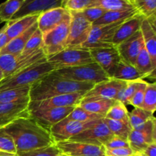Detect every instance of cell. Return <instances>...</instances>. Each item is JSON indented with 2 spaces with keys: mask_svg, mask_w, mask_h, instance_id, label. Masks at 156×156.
Instances as JSON below:
<instances>
[{
  "mask_svg": "<svg viewBox=\"0 0 156 156\" xmlns=\"http://www.w3.org/2000/svg\"><path fill=\"white\" fill-rule=\"evenodd\" d=\"M39 15H30L6 22L5 32L9 41L19 36L37 21Z\"/></svg>",
  "mask_w": 156,
  "mask_h": 156,
  "instance_id": "cell-24",
  "label": "cell"
},
{
  "mask_svg": "<svg viewBox=\"0 0 156 156\" xmlns=\"http://www.w3.org/2000/svg\"><path fill=\"white\" fill-rule=\"evenodd\" d=\"M114 101L115 100L100 98H82L79 106L88 112L98 114L105 118Z\"/></svg>",
  "mask_w": 156,
  "mask_h": 156,
  "instance_id": "cell-25",
  "label": "cell"
},
{
  "mask_svg": "<svg viewBox=\"0 0 156 156\" xmlns=\"http://www.w3.org/2000/svg\"><path fill=\"white\" fill-rule=\"evenodd\" d=\"M92 0H63L62 7L69 12H82L88 8Z\"/></svg>",
  "mask_w": 156,
  "mask_h": 156,
  "instance_id": "cell-43",
  "label": "cell"
},
{
  "mask_svg": "<svg viewBox=\"0 0 156 156\" xmlns=\"http://www.w3.org/2000/svg\"><path fill=\"white\" fill-rule=\"evenodd\" d=\"M3 79H4V75H3L2 70L1 67H0V82L3 80Z\"/></svg>",
  "mask_w": 156,
  "mask_h": 156,
  "instance_id": "cell-51",
  "label": "cell"
},
{
  "mask_svg": "<svg viewBox=\"0 0 156 156\" xmlns=\"http://www.w3.org/2000/svg\"><path fill=\"white\" fill-rule=\"evenodd\" d=\"M94 84L80 82L55 76L53 73L47 75L31 85L30 101L44 100L49 98L69 93L85 91L93 88Z\"/></svg>",
  "mask_w": 156,
  "mask_h": 156,
  "instance_id": "cell-2",
  "label": "cell"
},
{
  "mask_svg": "<svg viewBox=\"0 0 156 156\" xmlns=\"http://www.w3.org/2000/svg\"><path fill=\"white\" fill-rule=\"evenodd\" d=\"M93 62H96L111 79L115 73L119 62L121 60L120 54L116 47L108 48L89 49Z\"/></svg>",
  "mask_w": 156,
  "mask_h": 156,
  "instance_id": "cell-14",
  "label": "cell"
},
{
  "mask_svg": "<svg viewBox=\"0 0 156 156\" xmlns=\"http://www.w3.org/2000/svg\"><path fill=\"white\" fill-rule=\"evenodd\" d=\"M145 19L144 16L141 14L138 13L134 16L131 17L129 19L123 21L120 27L117 28L112 41L111 44L114 47H117L122 42L126 41L132 35H133L136 32L140 30V26L142 22Z\"/></svg>",
  "mask_w": 156,
  "mask_h": 156,
  "instance_id": "cell-23",
  "label": "cell"
},
{
  "mask_svg": "<svg viewBox=\"0 0 156 156\" xmlns=\"http://www.w3.org/2000/svg\"><path fill=\"white\" fill-rule=\"evenodd\" d=\"M76 106L64 108H49L30 111V117L34 119L40 124L50 129L61 120H64Z\"/></svg>",
  "mask_w": 156,
  "mask_h": 156,
  "instance_id": "cell-16",
  "label": "cell"
},
{
  "mask_svg": "<svg viewBox=\"0 0 156 156\" xmlns=\"http://www.w3.org/2000/svg\"><path fill=\"white\" fill-rule=\"evenodd\" d=\"M4 128L13 139L17 153L55 144L50 129L30 117L16 119Z\"/></svg>",
  "mask_w": 156,
  "mask_h": 156,
  "instance_id": "cell-1",
  "label": "cell"
},
{
  "mask_svg": "<svg viewBox=\"0 0 156 156\" xmlns=\"http://www.w3.org/2000/svg\"><path fill=\"white\" fill-rule=\"evenodd\" d=\"M99 120H100L88 122H79L64 119L52 126L50 129V131L55 143L65 141V140H70L82 131L93 126Z\"/></svg>",
  "mask_w": 156,
  "mask_h": 156,
  "instance_id": "cell-11",
  "label": "cell"
},
{
  "mask_svg": "<svg viewBox=\"0 0 156 156\" xmlns=\"http://www.w3.org/2000/svg\"><path fill=\"white\" fill-rule=\"evenodd\" d=\"M53 70H55L54 67L47 61V59H43L14 76L3 79L0 82V90L24 86L31 87L35 82L50 74Z\"/></svg>",
  "mask_w": 156,
  "mask_h": 156,
  "instance_id": "cell-3",
  "label": "cell"
},
{
  "mask_svg": "<svg viewBox=\"0 0 156 156\" xmlns=\"http://www.w3.org/2000/svg\"><path fill=\"white\" fill-rule=\"evenodd\" d=\"M55 144L61 153L66 156H106L104 146L72 140L56 142Z\"/></svg>",
  "mask_w": 156,
  "mask_h": 156,
  "instance_id": "cell-12",
  "label": "cell"
},
{
  "mask_svg": "<svg viewBox=\"0 0 156 156\" xmlns=\"http://www.w3.org/2000/svg\"><path fill=\"white\" fill-rule=\"evenodd\" d=\"M0 156H18V155L17 153H12V152L0 151Z\"/></svg>",
  "mask_w": 156,
  "mask_h": 156,
  "instance_id": "cell-50",
  "label": "cell"
},
{
  "mask_svg": "<svg viewBox=\"0 0 156 156\" xmlns=\"http://www.w3.org/2000/svg\"><path fill=\"white\" fill-rule=\"evenodd\" d=\"M125 21H118L112 24L92 25L88 40L85 44H82L81 48L89 50V49L108 48V47H114L111 44V41L117 28Z\"/></svg>",
  "mask_w": 156,
  "mask_h": 156,
  "instance_id": "cell-9",
  "label": "cell"
},
{
  "mask_svg": "<svg viewBox=\"0 0 156 156\" xmlns=\"http://www.w3.org/2000/svg\"><path fill=\"white\" fill-rule=\"evenodd\" d=\"M71 21L66 48H81L91 33L92 24L88 21L82 12H69Z\"/></svg>",
  "mask_w": 156,
  "mask_h": 156,
  "instance_id": "cell-8",
  "label": "cell"
},
{
  "mask_svg": "<svg viewBox=\"0 0 156 156\" xmlns=\"http://www.w3.org/2000/svg\"><path fill=\"white\" fill-rule=\"evenodd\" d=\"M133 5L145 18L156 16V0H133Z\"/></svg>",
  "mask_w": 156,
  "mask_h": 156,
  "instance_id": "cell-39",
  "label": "cell"
},
{
  "mask_svg": "<svg viewBox=\"0 0 156 156\" xmlns=\"http://www.w3.org/2000/svg\"><path fill=\"white\" fill-rule=\"evenodd\" d=\"M24 1L25 0H7L0 4V23L10 21Z\"/></svg>",
  "mask_w": 156,
  "mask_h": 156,
  "instance_id": "cell-33",
  "label": "cell"
},
{
  "mask_svg": "<svg viewBox=\"0 0 156 156\" xmlns=\"http://www.w3.org/2000/svg\"><path fill=\"white\" fill-rule=\"evenodd\" d=\"M62 156H66V155H62Z\"/></svg>",
  "mask_w": 156,
  "mask_h": 156,
  "instance_id": "cell-54",
  "label": "cell"
},
{
  "mask_svg": "<svg viewBox=\"0 0 156 156\" xmlns=\"http://www.w3.org/2000/svg\"><path fill=\"white\" fill-rule=\"evenodd\" d=\"M134 66L136 67L139 71L146 76V77H152L153 79L155 78L156 68L152 65V59L146 49L145 48V46L139 53Z\"/></svg>",
  "mask_w": 156,
  "mask_h": 156,
  "instance_id": "cell-30",
  "label": "cell"
},
{
  "mask_svg": "<svg viewBox=\"0 0 156 156\" xmlns=\"http://www.w3.org/2000/svg\"><path fill=\"white\" fill-rule=\"evenodd\" d=\"M69 15L70 12L62 7L46 11L40 14L38 17L37 21L38 29L44 34L59 25Z\"/></svg>",
  "mask_w": 156,
  "mask_h": 156,
  "instance_id": "cell-21",
  "label": "cell"
},
{
  "mask_svg": "<svg viewBox=\"0 0 156 156\" xmlns=\"http://www.w3.org/2000/svg\"><path fill=\"white\" fill-rule=\"evenodd\" d=\"M126 82L109 79L95 84L92 88L84 94L83 98H100L115 100L117 94L125 85Z\"/></svg>",
  "mask_w": 156,
  "mask_h": 156,
  "instance_id": "cell-20",
  "label": "cell"
},
{
  "mask_svg": "<svg viewBox=\"0 0 156 156\" xmlns=\"http://www.w3.org/2000/svg\"><path fill=\"white\" fill-rule=\"evenodd\" d=\"M155 18L153 16L145 18L140 26V31L143 35L145 48L150 56L152 65L156 68V33Z\"/></svg>",
  "mask_w": 156,
  "mask_h": 156,
  "instance_id": "cell-22",
  "label": "cell"
},
{
  "mask_svg": "<svg viewBox=\"0 0 156 156\" xmlns=\"http://www.w3.org/2000/svg\"><path fill=\"white\" fill-rule=\"evenodd\" d=\"M63 0H25L11 20L30 15H40L50 9L62 7ZM10 20V21H11Z\"/></svg>",
  "mask_w": 156,
  "mask_h": 156,
  "instance_id": "cell-18",
  "label": "cell"
},
{
  "mask_svg": "<svg viewBox=\"0 0 156 156\" xmlns=\"http://www.w3.org/2000/svg\"><path fill=\"white\" fill-rule=\"evenodd\" d=\"M112 136L113 134L108 129L103 118L93 126L82 131L69 140L90 143L97 146H104Z\"/></svg>",
  "mask_w": 156,
  "mask_h": 156,
  "instance_id": "cell-15",
  "label": "cell"
},
{
  "mask_svg": "<svg viewBox=\"0 0 156 156\" xmlns=\"http://www.w3.org/2000/svg\"><path fill=\"white\" fill-rule=\"evenodd\" d=\"M107 11L105 10L104 9L98 6H90V7L87 8L85 10L82 11V14L85 17L87 20L91 24L97 21L101 17L103 16L104 14Z\"/></svg>",
  "mask_w": 156,
  "mask_h": 156,
  "instance_id": "cell-44",
  "label": "cell"
},
{
  "mask_svg": "<svg viewBox=\"0 0 156 156\" xmlns=\"http://www.w3.org/2000/svg\"></svg>",
  "mask_w": 156,
  "mask_h": 156,
  "instance_id": "cell-55",
  "label": "cell"
},
{
  "mask_svg": "<svg viewBox=\"0 0 156 156\" xmlns=\"http://www.w3.org/2000/svg\"><path fill=\"white\" fill-rule=\"evenodd\" d=\"M9 42V37L5 32V25L1 28L0 30V51L7 45L8 43Z\"/></svg>",
  "mask_w": 156,
  "mask_h": 156,
  "instance_id": "cell-48",
  "label": "cell"
},
{
  "mask_svg": "<svg viewBox=\"0 0 156 156\" xmlns=\"http://www.w3.org/2000/svg\"><path fill=\"white\" fill-rule=\"evenodd\" d=\"M145 78H147L146 76L139 71L135 66L121 59L111 79L123 82H132L136 80H144Z\"/></svg>",
  "mask_w": 156,
  "mask_h": 156,
  "instance_id": "cell-26",
  "label": "cell"
},
{
  "mask_svg": "<svg viewBox=\"0 0 156 156\" xmlns=\"http://www.w3.org/2000/svg\"><path fill=\"white\" fill-rule=\"evenodd\" d=\"M105 118L118 120V121H121L126 124L129 125L128 110L126 105L120 101L115 100L114 103L107 113Z\"/></svg>",
  "mask_w": 156,
  "mask_h": 156,
  "instance_id": "cell-32",
  "label": "cell"
},
{
  "mask_svg": "<svg viewBox=\"0 0 156 156\" xmlns=\"http://www.w3.org/2000/svg\"><path fill=\"white\" fill-rule=\"evenodd\" d=\"M105 149H115V148L129 147V141L127 139L122 138L117 136L113 135L110 140L104 145ZM130 148V147H129Z\"/></svg>",
  "mask_w": 156,
  "mask_h": 156,
  "instance_id": "cell-46",
  "label": "cell"
},
{
  "mask_svg": "<svg viewBox=\"0 0 156 156\" xmlns=\"http://www.w3.org/2000/svg\"><path fill=\"white\" fill-rule=\"evenodd\" d=\"M37 28V23L36 22L31 27H29L26 31H24V33L11 40L8 43L7 45L0 51V54H5V53L20 54V53H21L29 38L30 37V36L34 33V31Z\"/></svg>",
  "mask_w": 156,
  "mask_h": 156,
  "instance_id": "cell-27",
  "label": "cell"
},
{
  "mask_svg": "<svg viewBox=\"0 0 156 156\" xmlns=\"http://www.w3.org/2000/svg\"><path fill=\"white\" fill-rule=\"evenodd\" d=\"M138 13V11L136 8L123 11H107L104 14L103 16L101 17L97 21L93 23L92 25L112 24V23H116L118 21H125Z\"/></svg>",
  "mask_w": 156,
  "mask_h": 156,
  "instance_id": "cell-29",
  "label": "cell"
},
{
  "mask_svg": "<svg viewBox=\"0 0 156 156\" xmlns=\"http://www.w3.org/2000/svg\"><path fill=\"white\" fill-rule=\"evenodd\" d=\"M30 86L0 90V103H14L30 100Z\"/></svg>",
  "mask_w": 156,
  "mask_h": 156,
  "instance_id": "cell-28",
  "label": "cell"
},
{
  "mask_svg": "<svg viewBox=\"0 0 156 156\" xmlns=\"http://www.w3.org/2000/svg\"><path fill=\"white\" fill-rule=\"evenodd\" d=\"M141 109L154 114L156 109V85L155 83H149L146 85L144 98Z\"/></svg>",
  "mask_w": 156,
  "mask_h": 156,
  "instance_id": "cell-37",
  "label": "cell"
},
{
  "mask_svg": "<svg viewBox=\"0 0 156 156\" xmlns=\"http://www.w3.org/2000/svg\"><path fill=\"white\" fill-rule=\"evenodd\" d=\"M128 141L134 154L140 153L149 145L156 143V120L154 116L143 125L133 129Z\"/></svg>",
  "mask_w": 156,
  "mask_h": 156,
  "instance_id": "cell-10",
  "label": "cell"
},
{
  "mask_svg": "<svg viewBox=\"0 0 156 156\" xmlns=\"http://www.w3.org/2000/svg\"><path fill=\"white\" fill-rule=\"evenodd\" d=\"M0 151L17 153L13 139L6 132L4 127L0 128Z\"/></svg>",
  "mask_w": 156,
  "mask_h": 156,
  "instance_id": "cell-42",
  "label": "cell"
},
{
  "mask_svg": "<svg viewBox=\"0 0 156 156\" xmlns=\"http://www.w3.org/2000/svg\"><path fill=\"white\" fill-rule=\"evenodd\" d=\"M47 59L43 48L29 55L0 54V67L5 78L10 77L33 64Z\"/></svg>",
  "mask_w": 156,
  "mask_h": 156,
  "instance_id": "cell-5",
  "label": "cell"
},
{
  "mask_svg": "<svg viewBox=\"0 0 156 156\" xmlns=\"http://www.w3.org/2000/svg\"><path fill=\"white\" fill-rule=\"evenodd\" d=\"M156 152V143L149 145L144 150L140 152V155L143 156H155Z\"/></svg>",
  "mask_w": 156,
  "mask_h": 156,
  "instance_id": "cell-49",
  "label": "cell"
},
{
  "mask_svg": "<svg viewBox=\"0 0 156 156\" xmlns=\"http://www.w3.org/2000/svg\"><path fill=\"white\" fill-rule=\"evenodd\" d=\"M147 83L148 82L144 80H142L140 82V84L139 85L138 88H137L136 91L134 94L133 98L131 99L129 105H132L134 108H141L142 105H143V98H144L145 91H146Z\"/></svg>",
  "mask_w": 156,
  "mask_h": 156,
  "instance_id": "cell-45",
  "label": "cell"
},
{
  "mask_svg": "<svg viewBox=\"0 0 156 156\" xmlns=\"http://www.w3.org/2000/svg\"><path fill=\"white\" fill-rule=\"evenodd\" d=\"M90 6H98L106 11H123L135 9L133 5L125 0H92Z\"/></svg>",
  "mask_w": 156,
  "mask_h": 156,
  "instance_id": "cell-31",
  "label": "cell"
},
{
  "mask_svg": "<svg viewBox=\"0 0 156 156\" xmlns=\"http://www.w3.org/2000/svg\"><path fill=\"white\" fill-rule=\"evenodd\" d=\"M125 1L129 2H130V3H131V4L133 5V0H125Z\"/></svg>",
  "mask_w": 156,
  "mask_h": 156,
  "instance_id": "cell-52",
  "label": "cell"
},
{
  "mask_svg": "<svg viewBox=\"0 0 156 156\" xmlns=\"http://www.w3.org/2000/svg\"><path fill=\"white\" fill-rule=\"evenodd\" d=\"M51 73L64 79L76 82H89L94 85L110 79L103 69L94 62L71 68L59 69L53 70Z\"/></svg>",
  "mask_w": 156,
  "mask_h": 156,
  "instance_id": "cell-4",
  "label": "cell"
},
{
  "mask_svg": "<svg viewBox=\"0 0 156 156\" xmlns=\"http://www.w3.org/2000/svg\"><path fill=\"white\" fill-rule=\"evenodd\" d=\"M18 156H62L56 144L50 146L40 148L34 150L17 153Z\"/></svg>",
  "mask_w": 156,
  "mask_h": 156,
  "instance_id": "cell-41",
  "label": "cell"
},
{
  "mask_svg": "<svg viewBox=\"0 0 156 156\" xmlns=\"http://www.w3.org/2000/svg\"><path fill=\"white\" fill-rule=\"evenodd\" d=\"M104 121L106 123L108 129H110L113 135L128 140L129 133L132 130V128L129 125L126 124L121 121L111 120V119L108 118H104Z\"/></svg>",
  "mask_w": 156,
  "mask_h": 156,
  "instance_id": "cell-34",
  "label": "cell"
},
{
  "mask_svg": "<svg viewBox=\"0 0 156 156\" xmlns=\"http://www.w3.org/2000/svg\"><path fill=\"white\" fill-rule=\"evenodd\" d=\"M104 117L102 116L88 112L78 105L65 119L69 120H74V121L88 122L92 121V120H101Z\"/></svg>",
  "mask_w": 156,
  "mask_h": 156,
  "instance_id": "cell-38",
  "label": "cell"
},
{
  "mask_svg": "<svg viewBox=\"0 0 156 156\" xmlns=\"http://www.w3.org/2000/svg\"><path fill=\"white\" fill-rule=\"evenodd\" d=\"M85 93V91H79L55 96L44 100L30 101L28 104V110L29 111H33L49 108L78 106Z\"/></svg>",
  "mask_w": 156,
  "mask_h": 156,
  "instance_id": "cell-13",
  "label": "cell"
},
{
  "mask_svg": "<svg viewBox=\"0 0 156 156\" xmlns=\"http://www.w3.org/2000/svg\"><path fill=\"white\" fill-rule=\"evenodd\" d=\"M133 156H143V155H140V153H135V154H134V155H133Z\"/></svg>",
  "mask_w": 156,
  "mask_h": 156,
  "instance_id": "cell-53",
  "label": "cell"
},
{
  "mask_svg": "<svg viewBox=\"0 0 156 156\" xmlns=\"http://www.w3.org/2000/svg\"><path fill=\"white\" fill-rule=\"evenodd\" d=\"M41 48H43V34L37 28L27 41L21 54H31Z\"/></svg>",
  "mask_w": 156,
  "mask_h": 156,
  "instance_id": "cell-40",
  "label": "cell"
},
{
  "mask_svg": "<svg viewBox=\"0 0 156 156\" xmlns=\"http://www.w3.org/2000/svg\"><path fill=\"white\" fill-rule=\"evenodd\" d=\"M30 100L14 103H0V128L5 127L16 119L30 117Z\"/></svg>",
  "mask_w": 156,
  "mask_h": 156,
  "instance_id": "cell-17",
  "label": "cell"
},
{
  "mask_svg": "<svg viewBox=\"0 0 156 156\" xmlns=\"http://www.w3.org/2000/svg\"><path fill=\"white\" fill-rule=\"evenodd\" d=\"M70 21L71 15L56 27L43 34V50L47 59L66 49Z\"/></svg>",
  "mask_w": 156,
  "mask_h": 156,
  "instance_id": "cell-6",
  "label": "cell"
},
{
  "mask_svg": "<svg viewBox=\"0 0 156 156\" xmlns=\"http://www.w3.org/2000/svg\"><path fill=\"white\" fill-rule=\"evenodd\" d=\"M143 47H144V42L143 35L140 30L130 37L117 45L116 48L117 49L121 59L134 65Z\"/></svg>",
  "mask_w": 156,
  "mask_h": 156,
  "instance_id": "cell-19",
  "label": "cell"
},
{
  "mask_svg": "<svg viewBox=\"0 0 156 156\" xmlns=\"http://www.w3.org/2000/svg\"><path fill=\"white\" fill-rule=\"evenodd\" d=\"M55 70L79 66L93 62L89 50L85 48H66L59 53L47 58Z\"/></svg>",
  "mask_w": 156,
  "mask_h": 156,
  "instance_id": "cell-7",
  "label": "cell"
},
{
  "mask_svg": "<svg viewBox=\"0 0 156 156\" xmlns=\"http://www.w3.org/2000/svg\"><path fill=\"white\" fill-rule=\"evenodd\" d=\"M106 156H133L134 152L129 147L105 149Z\"/></svg>",
  "mask_w": 156,
  "mask_h": 156,
  "instance_id": "cell-47",
  "label": "cell"
},
{
  "mask_svg": "<svg viewBox=\"0 0 156 156\" xmlns=\"http://www.w3.org/2000/svg\"><path fill=\"white\" fill-rule=\"evenodd\" d=\"M153 117V114L141 108H134V109L129 113V125L133 129H136Z\"/></svg>",
  "mask_w": 156,
  "mask_h": 156,
  "instance_id": "cell-35",
  "label": "cell"
},
{
  "mask_svg": "<svg viewBox=\"0 0 156 156\" xmlns=\"http://www.w3.org/2000/svg\"><path fill=\"white\" fill-rule=\"evenodd\" d=\"M141 81L142 80H136L132 81V82H126L124 86L120 89V91L117 94L115 100L123 102L126 106L127 105H129L131 99L133 98L134 94L136 91Z\"/></svg>",
  "mask_w": 156,
  "mask_h": 156,
  "instance_id": "cell-36",
  "label": "cell"
}]
</instances>
